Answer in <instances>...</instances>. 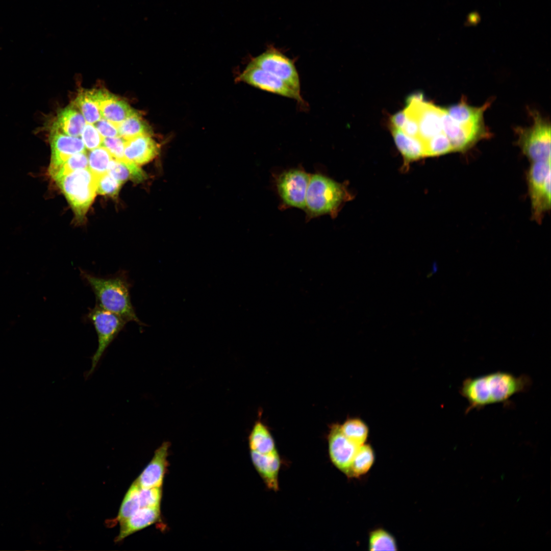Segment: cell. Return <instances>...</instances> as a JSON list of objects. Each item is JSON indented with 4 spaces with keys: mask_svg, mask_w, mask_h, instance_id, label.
<instances>
[{
    "mask_svg": "<svg viewBox=\"0 0 551 551\" xmlns=\"http://www.w3.org/2000/svg\"><path fill=\"white\" fill-rule=\"evenodd\" d=\"M310 177L302 168H292L276 176L275 184L282 209L294 207L304 210Z\"/></svg>",
    "mask_w": 551,
    "mask_h": 551,
    "instance_id": "cell-8",
    "label": "cell"
},
{
    "mask_svg": "<svg viewBox=\"0 0 551 551\" xmlns=\"http://www.w3.org/2000/svg\"><path fill=\"white\" fill-rule=\"evenodd\" d=\"M350 198L344 184L320 173L311 174L304 209L307 220L324 215L335 218Z\"/></svg>",
    "mask_w": 551,
    "mask_h": 551,
    "instance_id": "cell-3",
    "label": "cell"
},
{
    "mask_svg": "<svg viewBox=\"0 0 551 551\" xmlns=\"http://www.w3.org/2000/svg\"><path fill=\"white\" fill-rule=\"evenodd\" d=\"M159 151V145L152 135H139L126 140L124 160L142 165L153 160Z\"/></svg>",
    "mask_w": 551,
    "mask_h": 551,
    "instance_id": "cell-17",
    "label": "cell"
},
{
    "mask_svg": "<svg viewBox=\"0 0 551 551\" xmlns=\"http://www.w3.org/2000/svg\"><path fill=\"white\" fill-rule=\"evenodd\" d=\"M93 124L103 138L115 137L119 136L117 127L104 118L102 117Z\"/></svg>",
    "mask_w": 551,
    "mask_h": 551,
    "instance_id": "cell-37",
    "label": "cell"
},
{
    "mask_svg": "<svg viewBox=\"0 0 551 551\" xmlns=\"http://www.w3.org/2000/svg\"><path fill=\"white\" fill-rule=\"evenodd\" d=\"M374 460V453L370 446H360L353 460L348 477H359L365 474L371 467Z\"/></svg>",
    "mask_w": 551,
    "mask_h": 551,
    "instance_id": "cell-26",
    "label": "cell"
},
{
    "mask_svg": "<svg viewBox=\"0 0 551 551\" xmlns=\"http://www.w3.org/2000/svg\"><path fill=\"white\" fill-rule=\"evenodd\" d=\"M119 136L126 140L142 135H152L149 126L136 111L117 126Z\"/></svg>",
    "mask_w": 551,
    "mask_h": 551,
    "instance_id": "cell-24",
    "label": "cell"
},
{
    "mask_svg": "<svg viewBox=\"0 0 551 551\" xmlns=\"http://www.w3.org/2000/svg\"><path fill=\"white\" fill-rule=\"evenodd\" d=\"M530 385L531 379L527 375L496 371L466 379L460 393L468 402V413L491 404L506 402L514 394L527 391Z\"/></svg>",
    "mask_w": 551,
    "mask_h": 551,
    "instance_id": "cell-1",
    "label": "cell"
},
{
    "mask_svg": "<svg viewBox=\"0 0 551 551\" xmlns=\"http://www.w3.org/2000/svg\"><path fill=\"white\" fill-rule=\"evenodd\" d=\"M490 103H485L480 107L470 106L463 99L452 106L445 108L450 117L458 123L478 135L485 138L489 135L484 121V112Z\"/></svg>",
    "mask_w": 551,
    "mask_h": 551,
    "instance_id": "cell-13",
    "label": "cell"
},
{
    "mask_svg": "<svg viewBox=\"0 0 551 551\" xmlns=\"http://www.w3.org/2000/svg\"><path fill=\"white\" fill-rule=\"evenodd\" d=\"M126 140L118 136L115 137L104 138L102 146L105 147L112 157L116 160H124V151Z\"/></svg>",
    "mask_w": 551,
    "mask_h": 551,
    "instance_id": "cell-36",
    "label": "cell"
},
{
    "mask_svg": "<svg viewBox=\"0 0 551 551\" xmlns=\"http://www.w3.org/2000/svg\"><path fill=\"white\" fill-rule=\"evenodd\" d=\"M88 167V158L86 152L72 155L51 176L55 180L71 172Z\"/></svg>",
    "mask_w": 551,
    "mask_h": 551,
    "instance_id": "cell-32",
    "label": "cell"
},
{
    "mask_svg": "<svg viewBox=\"0 0 551 551\" xmlns=\"http://www.w3.org/2000/svg\"><path fill=\"white\" fill-rule=\"evenodd\" d=\"M369 549L375 550H396L397 545L394 537L387 531L379 529L372 531L369 537Z\"/></svg>",
    "mask_w": 551,
    "mask_h": 551,
    "instance_id": "cell-30",
    "label": "cell"
},
{
    "mask_svg": "<svg viewBox=\"0 0 551 551\" xmlns=\"http://www.w3.org/2000/svg\"><path fill=\"white\" fill-rule=\"evenodd\" d=\"M407 119V114L405 110L394 114L391 118L392 128L402 130Z\"/></svg>",
    "mask_w": 551,
    "mask_h": 551,
    "instance_id": "cell-39",
    "label": "cell"
},
{
    "mask_svg": "<svg viewBox=\"0 0 551 551\" xmlns=\"http://www.w3.org/2000/svg\"><path fill=\"white\" fill-rule=\"evenodd\" d=\"M417 118L419 138L423 144L427 141L443 133L442 115L444 108L425 102L411 103L406 108Z\"/></svg>",
    "mask_w": 551,
    "mask_h": 551,
    "instance_id": "cell-11",
    "label": "cell"
},
{
    "mask_svg": "<svg viewBox=\"0 0 551 551\" xmlns=\"http://www.w3.org/2000/svg\"><path fill=\"white\" fill-rule=\"evenodd\" d=\"M80 274L94 293L96 304L99 307L128 322L133 321L141 327L146 325L139 319L132 305V284L127 271L119 270L114 274L99 277L80 269Z\"/></svg>",
    "mask_w": 551,
    "mask_h": 551,
    "instance_id": "cell-2",
    "label": "cell"
},
{
    "mask_svg": "<svg viewBox=\"0 0 551 551\" xmlns=\"http://www.w3.org/2000/svg\"><path fill=\"white\" fill-rule=\"evenodd\" d=\"M139 487L133 483L128 490L120 505L116 519L120 522L141 508L138 498Z\"/></svg>",
    "mask_w": 551,
    "mask_h": 551,
    "instance_id": "cell-29",
    "label": "cell"
},
{
    "mask_svg": "<svg viewBox=\"0 0 551 551\" xmlns=\"http://www.w3.org/2000/svg\"><path fill=\"white\" fill-rule=\"evenodd\" d=\"M80 136L85 147L89 150L102 146L104 138L93 124L87 123Z\"/></svg>",
    "mask_w": 551,
    "mask_h": 551,
    "instance_id": "cell-35",
    "label": "cell"
},
{
    "mask_svg": "<svg viewBox=\"0 0 551 551\" xmlns=\"http://www.w3.org/2000/svg\"><path fill=\"white\" fill-rule=\"evenodd\" d=\"M85 319L94 326L98 339L97 348L91 358V368L86 374L88 377L93 372L105 350L128 322L96 304L94 308H89Z\"/></svg>",
    "mask_w": 551,
    "mask_h": 551,
    "instance_id": "cell-5",
    "label": "cell"
},
{
    "mask_svg": "<svg viewBox=\"0 0 551 551\" xmlns=\"http://www.w3.org/2000/svg\"><path fill=\"white\" fill-rule=\"evenodd\" d=\"M238 80L261 90L294 99L302 104L304 103L300 93L284 81L250 63L241 73Z\"/></svg>",
    "mask_w": 551,
    "mask_h": 551,
    "instance_id": "cell-10",
    "label": "cell"
},
{
    "mask_svg": "<svg viewBox=\"0 0 551 551\" xmlns=\"http://www.w3.org/2000/svg\"><path fill=\"white\" fill-rule=\"evenodd\" d=\"M169 445L165 442L156 449L152 460L134 483L141 488L161 487L167 465Z\"/></svg>",
    "mask_w": 551,
    "mask_h": 551,
    "instance_id": "cell-16",
    "label": "cell"
},
{
    "mask_svg": "<svg viewBox=\"0 0 551 551\" xmlns=\"http://www.w3.org/2000/svg\"><path fill=\"white\" fill-rule=\"evenodd\" d=\"M392 133L405 162L409 163L424 157L423 145L419 138L409 136L402 130L394 128L392 129Z\"/></svg>",
    "mask_w": 551,
    "mask_h": 551,
    "instance_id": "cell-21",
    "label": "cell"
},
{
    "mask_svg": "<svg viewBox=\"0 0 551 551\" xmlns=\"http://www.w3.org/2000/svg\"><path fill=\"white\" fill-rule=\"evenodd\" d=\"M161 497V487L139 488L138 498L141 508L160 507Z\"/></svg>",
    "mask_w": 551,
    "mask_h": 551,
    "instance_id": "cell-34",
    "label": "cell"
},
{
    "mask_svg": "<svg viewBox=\"0 0 551 551\" xmlns=\"http://www.w3.org/2000/svg\"><path fill=\"white\" fill-rule=\"evenodd\" d=\"M102 117L117 126L136 111L124 101L105 90H90Z\"/></svg>",
    "mask_w": 551,
    "mask_h": 551,
    "instance_id": "cell-15",
    "label": "cell"
},
{
    "mask_svg": "<svg viewBox=\"0 0 551 551\" xmlns=\"http://www.w3.org/2000/svg\"><path fill=\"white\" fill-rule=\"evenodd\" d=\"M51 158L48 171L51 176L70 156L85 152V146L79 137L65 134L52 128L49 136Z\"/></svg>",
    "mask_w": 551,
    "mask_h": 551,
    "instance_id": "cell-12",
    "label": "cell"
},
{
    "mask_svg": "<svg viewBox=\"0 0 551 551\" xmlns=\"http://www.w3.org/2000/svg\"><path fill=\"white\" fill-rule=\"evenodd\" d=\"M528 183L533 216L539 221L550 208V161L532 162Z\"/></svg>",
    "mask_w": 551,
    "mask_h": 551,
    "instance_id": "cell-7",
    "label": "cell"
},
{
    "mask_svg": "<svg viewBox=\"0 0 551 551\" xmlns=\"http://www.w3.org/2000/svg\"><path fill=\"white\" fill-rule=\"evenodd\" d=\"M108 173L122 183L128 180L140 182L145 178L144 172L138 165L114 158L110 163Z\"/></svg>",
    "mask_w": 551,
    "mask_h": 551,
    "instance_id": "cell-22",
    "label": "cell"
},
{
    "mask_svg": "<svg viewBox=\"0 0 551 551\" xmlns=\"http://www.w3.org/2000/svg\"><path fill=\"white\" fill-rule=\"evenodd\" d=\"M344 435L353 443L360 446L367 439L368 430L366 425L359 419H352L340 426Z\"/></svg>",
    "mask_w": 551,
    "mask_h": 551,
    "instance_id": "cell-28",
    "label": "cell"
},
{
    "mask_svg": "<svg viewBox=\"0 0 551 551\" xmlns=\"http://www.w3.org/2000/svg\"><path fill=\"white\" fill-rule=\"evenodd\" d=\"M359 446L349 440L340 426L333 425L329 436V450L333 464L349 476L351 464Z\"/></svg>",
    "mask_w": 551,
    "mask_h": 551,
    "instance_id": "cell-14",
    "label": "cell"
},
{
    "mask_svg": "<svg viewBox=\"0 0 551 551\" xmlns=\"http://www.w3.org/2000/svg\"><path fill=\"white\" fill-rule=\"evenodd\" d=\"M98 177L88 168L55 179L78 218L82 219L96 194Z\"/></svg>",
    "mask_w": 551,
    "mask_h": 551,
    "instance_id": "cell-4",
    "label": "cell"
},
{
    "mask_svg": "<svg viewBox=\"0 0 551 551\" xmlns=\"http://www.w3.org/2000/svg\"><path fill=\"white\" fill-rule=\"evenodd\" d=\"M405 110L407 114V119L402 131L409 136L418 138L419 128L417 118L406 109Z\"/></svg>",
    "mask_w": 551,
    "mask_h": 551,
    "instance_id": "cell-38",
    "label": "cell"
},
{
    "mask_svg": "<svg viewBox=\"0 0 551 551\" xmlns=\"http://www.w3.org/2000/svg\"><path fill=\"white\" fill-rule=\"evenodd\" d=\"M250 64L281 79L300 93V81L293 61L274 47L253 58Z\"/></svg>",
    "mask_w": 551,
    "mask_h": 551,
    "instance_id": "cell-9",
    "label": "cell"
},
{
    "mask_svg": "<svg viewBox=\"0 0 551 551\" xmlns=\"http://www.w3.org/2000/svg\"><path fill=\"white\" fill-rule=\"evenodd\" d=\"M251 456L253 464L268 487L272 490L278 489V474L280 459L278 452L262 454L251 450Z\"/></svg>",
    "mask_w": 551,
    "mask_h": 551,
    "instance_id": "cell-19",
    "label": "cell"
},
{
    "mask_svg": "<svg viewBox=\"0 0 551 551\" xmlns=\"http://www.w3.org/2000/svg\"><path fill=\"white\" fill-rule=\"evenodd\" d=\"M423 145L424 157L437 156L454 152L449 139L444 133L434 136Z\"/></svg>",
    "mask_w": 551,
    "mask_h": 551,
    "instance_id": "cell-31",
    "label": "cell"
},
{
    "mask_svg": "<svg viewBox=\"0 0 551 551\" xmlns=\"http://www.w3.org/2000/svg\"><path fill=\"white\" fill-rule=\"evenodd\" d=\"M533 122L527 128H518V144L532 162L550 161V123L533 113Z\"/></svg>",
    "mask_w": 551,
    "mask_h": 551,
    "instance_id": "cell-6",
    "label": "cell"
},
{
    "mask_svg": "<svg viewBox=\"0 0 551 551\" xmlns=\"http://www.w3.org/2000/svg\"><path fill=\"white\" fill-rule=\"evenodd\" d=\"M160 516V507H144L119 522L120 531L115 541L119 542L130 535L157 521Z\"/></svg>",
    "mask_w": 551,
    "mask_h": 551,
    "instance_id": "cell-18",
    "label": "cell"
},
{
    "mask_svg": "<svg viewBox=\"0 0 551 551\" xmlns=\"http://www.w3.org/2000/svg\"><path fill=\"white\" fill-rule=\"evenodd\" d=\"M251 450L260 454H269L277 452L273 439L266 427L257 422L249 437Z\"/></svg>",
    "mask_w": 551,
    "mask_h": 551,
    "instance_id": "cell-23",
    "label": "cell"
},
{
    "mask_svg": "<svg viewBox=\"0 0 551 551\" xmlns=\"http://www.w3.org/2000/svg\"><path fill=\"white\" fill-rule=\"evenodd\" d=\"M86 123L82 113L73 105L58 113L53 128L67 135L79 137Z\"/></svg>",
    "mask_w": 551,
    "mask_h": 551,
    "instance_id": "cell-20",
    "label": "cell"
},
{
    "mask_svg": "<svg viewBox=\"0 0 551 551\" xmlns=\"http://www.w3.org/2000/svg\"><path fill=\"white\" fill-rule=\"evenodd\" d=\"M88 158V168L99 177L108 172L110 163L113 158L105 147L101 146L91 150Z\"/></svg>",
    "mask_w": 551,
    "mask_h": 551,
    "instance_id": "cell-27",
    "label": "cell"
},
{
    "mask_svg": "<svg viewBox=\"0 0 551 551\" xmlns=\"http://www.w3.org/2000/svg\"><path fill=\"white\" fill-rule=\"evenodd\" d=\"M423 99V94L420 91H417L409 95L406 102L408 105L411 103L424 102Z\"/></svg>",
    "mask_w": 551,
    "mask_h": 551,
    "instance_id": "cell-40",
    "label": "cell"
},
{
    "mask_svg": "<svg viewBox=\"0 0 551 551\" xmlns=\"http://www.w3.org/2000/svg\"><path fill=\"white\" fill-rule=\"evenodd\" d=\"M73 105L82 113L87 123L94 124L102 118L98 107L92 97L90 90L79 93Z\"/></svg>",
    "mask_w": 551,
    "mask_h": 551,
    "instance_id": "cell-25",
    "label": "cell"
},
{
    "mask_svg": "<svg viewBox=\"0 0 551 551\" xmlns=\"http://www.w3.org/2000/svg\"><path fill=\"white\" fill-rule=\"evenodd\" d=\"M122 184L107 172L98 177L96 192L101 195L116 196Z\"/></svg>",
    "mask_w": 551,
    "mask_h": 551,
    "instance_id": "cell-33",
    "label": "cell"
}]
</instances>
